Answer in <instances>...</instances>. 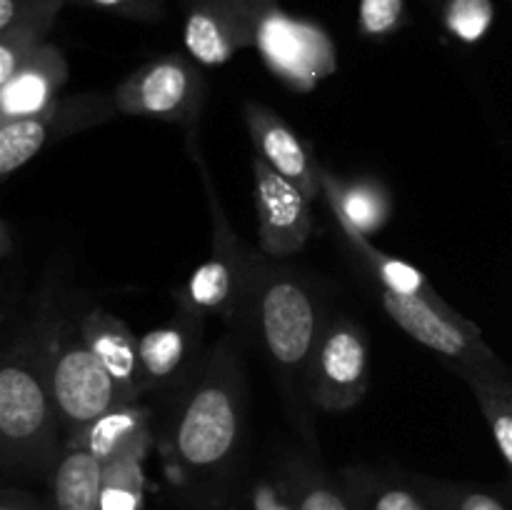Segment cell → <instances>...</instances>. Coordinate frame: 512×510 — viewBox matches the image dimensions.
Listing matches in <instances>:
<instances>
[{"label":"cell","instance_id":"6da1fadb","mask_svg":"<svg viewBox=\"0 0 512 510\" xmlns=\"http://www.w3.org/2000/svg\"><path fill=\"white\" fill-rule=\"evenodd\" d=\"M248 423V378L233 333H225L183 388L170 420V458L188 480H218L238 460Z\"/></svg>","mask_w":512,"mask_h":510},{"label":"cell","instance_id":"7a4b0ae2","mask_svg":"<svg viewBox=\"0 0 512 510\" xmlns=\"http://www.w3.org/2000/svg\"><path fill=\"white\" fill-rule=\"evenodd\" d=\"M270 260V258H268ZM255 253L253 288L245 320L253 325L278 380L288 418L310 445L315 443L308 373L325 330L320 295L300 273L278 268Z\"/></svg>","mask_w":512,"mask_h":510},{"label":"cell","instance_id":"3957f363","mask_svg":"<svg viewBox=\"0 0 512 510\" xmlns=\"http://www.w3.org/2000/svg\"><path fill=\"white\" fill-rule=\"evenodd\" d=\"M60 323L38 318L8 340L0 363V455L5 473H50L63 453L50 385Z\"/></svg>","mask_w":512,"mask_h":510},{"label":"cell","instance_id":"277c9868","mask_svg":"<svg viewBox=\"0 0 512 510\" xmlns=\"http://www.w3.org/2000/svg\"><path fill=\"white\" fill-rule=\"evenodd\" d=\"M190 150H193V160L203 180L205 203L210 213V255L203 265L193 270L188 283L175 293V303L200 318H220L225 323H235V320H245V313H248L255 253L245 248L230 225L223 198L218 195L200 148L190 143Z\"/></svg>","mask_w":512,"mask_h":510},{"label":"cell","instance_id":"5b68a950","mask_svg":"<svg viewBox=\"0 0 512 510\" xmlns=\"http://www.w3.org/2000/svg\"><path fill=\"white\" fill-rule=\"evenodd\" d=\"M198 65L180 53L140 65L113 90L118 115L165 120L195 135L205 103V75Z\"/></svg>","mask_w":512,"mask_h":510},{"label":"cell","instance_id":"8992f818","mask_svg":"<svg viewBox=\"0 0 512 510\" xmlns=\"http://www.w3.org/2000/svg\"><path fill=\"white\" fill-rule=\"evenodd\" d=\"M375 293H378V300L388 318L400 330H405L415 343L440 355L450 368L465 365V368L475 370L508 373V365L485 343L478 325L450 308L448 303L438 305L423 298L398 295L385 288H375Z\"/></svg>","mask_w":512,"mask_h":510},{"label":"cell","instance_id":"52a82bcc","mask_svg":"<svg viewBox=\"0 0 512 510\" xmlns=\"http://www.w3.org/2000/svg\"><path fill=\"white\" fill-rule=\"evenodd\" d=\"M50 385L65 433H75L118 405L130 403L118 380L85 343L80 328L60 325L53 350Z\"/></svg>","mask_w":512,"mask_h":510},{"label":"cell","instance_id":"ba28073f","mask_svg":"<svg viewBox=\"0 0 512 510\" xmlns=\"http://www.w3.org/2000/svg\"><path fill=\"white\" fill-rule=\"evenodd\" d=\"M115 115L113 93H75L58 98L40 113L0 120V178L8 180L48 145L108 123Z\"/></svg>","mask_w":512,"mask_h":510},{"label":"cell","instance_id":"9c48e42d","mask_svg":"<svg viewBox=\"0 0 512 510\" xmlns=\"http://www.w3.org/2000/svg\"><path fill=\"white\" fill-rule=\"evenodd\" d=\"M368 335L348 315L325 323L308 373V398L313 410L348 413L368 393Z\"/></svg>","mask_w":512,"mask_h":510},{"label":"cell","instance_id":"30bf717a","mask_svg":"<svg viewBox=\"0 0 512 510\" xmlns=\"http://www.w3.org/2000/svg\"><path fill=\"white\" fill-rule=\"evenodd\" d=\"M255 50L270 73L298 93H310L338 70V50L330 35L310 20L273 8L260 25Z\"/></svg>","mask_w":512,"mask_h":510},{"label":"cell","instance_id":"8fae6325","mask_svg":"<svg viewBox=\"0 0 512 510\" xmlns=\"http://www.w3.org/2000/svg\"><path fill=\"white\" fill-rule=\"evenodd\" d=\"M278 0H185L183 40L200 65L228 63L240 50L255 48L260 25Z\"/></svg>","mask_w":512,"mask_h":510},{"label":"cell","instance_id":"7c38bea8","mask_svg":"<svg viewBox=\"0 0 512 510\" xmlns=\"http://www.w3.org/2000/svg\"><path fill=\"white\" fill-rule=\"evenodd\" d=\"M253 200L260 253L270 260L298 255L315 228L313 200L260 155H253Z\"/></svg>","mask_w":512,"mask_h":510},{"label":"cell","instance_id":"4fadbf2b","mask_svg":"<svg viewBox=\"0 0 512 510\" xmlns=\"http://www.w3.org/2000/svg\"><path fill=\"white\" fill-rule=\"evenodd\" d=\"M205 318L178 308L168 323L140 335L143 395L185 388L203 365Z\"/></svg>","mask_w":512,"mask_h":510},{"label":"cell","instance_id":"5bb4252c","mask_svg":"<svg viewBox=\"0 0 512 510\" xmlns=\"http://www.w3.org/2000/svg\"><path fill=\"white\" fill-rule=\"evenodd\" d=\"M243 118L255 145V155H260L280 175L293 180L310 200H318L323 195V175H320L323 165L315 163L300 135L273 108L258 100H248L243 105Z\"/></svg>","mask_w":512,"mask_h":510},{"label":"cell","instance_id":"9a60e30c","mask_svg":"<svg viewBox=\"0 0 512 510\" xmlns=\"http://www.w3.org/2000/svg\"><path fill=\"white\" fill-rule=\"evenodd\" d=\"M68 75L65 53L48 40L8 83L0 85V120L25 118L45 110L60 98Z\"/></svg>","mask_w":512,"mask_h":510},{"label":"cell","instance_id":"2e32d148","mask_svg":"<svg viewBox=\"0 0 512 510\" xmlns=\"http://www.w3.org/2000/svg\"><path fill=\"white\" fill-rule=\"evenodd\" d=\"M80 335L90 345L100 363L110 370L130 403H140V338L118 318L103 308H93L80 318Z\"/></svg>","mask_w":512,"mask_h":510},{"label":"cell","instance_id":"e0dca14e","mask_svg":"<svg viewBox=\"0 0 512 510\" xmlns=\"http://www.w3.org/2000/svg\"><path fill=\"white\" fill-rule=\"evenodd\" d=\"M150 443V410L140 403L118 405L65 438V445L88 450L100 463H110L123 455H148Z\"/></svg>","mask_w":512,"mask_h":510},{"label":"cell","instance_id":"ac0fdd59","mask_svg":"<svg viewBox=\"0 0 512 510\" xmlns=\"http://www.w3.org/2000/svg\"><path fill=\"white\" fill-rule=\"evenodd\" d=\"M320 175H323V198L335 223L350 225L365 238H373L388 225L393 215V198L378 178L363 175V178L343 180L328 168H320Z\"/></svg>","mask_w":512,"mask_h":510},{"label":"cell","instance_id":"d6986e66","mask_svg":"<svg viewBox=\"0 0 512 510\" xmlns=\"http://www.w3.org/2000/svg\"><path fill=\"white\" fill-rule=\"evenodd\" d=\"M105 465L83 448L65 445L50 470L53 510H100Z\"/></svg>","mask_w":512,"mask_h":510},{"label":"cell","instance_id":"ffe728a7","mask_svg":"<svg viewBox=\"0 0 512 510\" xmlns=\"http://www.w3.org/2000/svg\"><path fill=\"white\" fill-rule=\"evenodd\" d=\"M338 225L345 243H348L350 250L355 253V258L360 260V265H363V268L370 273V278L375 280V288H385V290H393V293L398 295H410V298H423V300H430V303L445 305V298L428 283L423 270L413 268V265L405 263V260L375 248L373 240L365 238L363 233H358V230L350 228V225L345 223H338Z\"/></svg>","mask_w":512,"mask_h":510},{"label":"cell","instance_id":"44dd1931","mask_svg":"<svg viewBox=\"0 0 512 510\" xmlns=\"http://www.w3.org/2000/svg\"><path fill=\"white\" fill-rule=\"evenodd\" d=\"M468 383L475 400L480 405L485 423L493 433L500 455L512 470V373H498V370H475L465 365L450 368Z\"/></svg>","mask_w":512,"mask_h":510},{"label":"cell","instance_id":"7402d4cb","mask_svg":"<svg viewBox=\"0 0 512 510\" xmlns=\"http://www.w3.org/2000/svg\"><path fill=\"white\" fill-rule=\"evenodd\" d=\"M143 453L123 455L105 465L103 503L100 510H140L143 508Z\"/></svg>","mask_w":512,"mask_h":510},{"label":"cell","instance_id":"603a6c76","mask_svg":"<svg viewBox=\"0 0 512 510\" xmlns=\"http://www.w3.org/2000/svg\"><path fill=\"white\" fill-rule=\"evenodd\" d=\"M348 485L355 498H363L368 510H433L428 498L400 483H390L383 475L368 470H350Z\"/></svg>","mask_w":512,"mask_h":510},{"label":"cell","instance_id":"cb8c5ba5","mask_svg":"<svg viewBox=\"0 0 512 510\" xmlns=\"http://www.w3.org/2000/svg\"><path fill=\"white\" fill-rule=\"evenodd\" d=\"M288 493L295 510H353L323 475L298 460L290 468Z\"/></svg>","mask_w":512,"mask_h":510},{"label":"cell","instance_id":"d4e9b609","mask_svg":"<svg viewBox=\"0 0 512 510\" xmlns=\"http://www.w3.org/2000/svg\"><path fill=\"white\" fill-rule=\"evenodd\" d=\"M493 0H443V23L460 43H478L493 25Z\"/></svg>","mask_w":512,"mask_h":510},{"label":"cell","instance_id":"484cf974","mask_svg":"<svg viewBox=\"0 0 512 510\" xmlns=\"http://www.w3.org/2000/svg\"><path fill=\"white\" fill-rule=\"evenodd\" d=\"M408 18L405 0H360L358 30L368 40H385L398 33Z\"/></svg>","mask_w":512,"mask_h":510},{"label":"cell","instance_id":"4316f807","mask_svg":"<svg viewBox=\"0 0 512 510\" xmlns=\"http://www.w3.org/2000/svg\"><path fill=\"white\" fill-rule=\"evenodd\" d=\"M428 485V503L433 510H508V505L495 498L488 490L468 488V485L425 483Z\"/></svg>","mask_w":512,"mask_h":510},{"label":"cell","instance_id":"83f0119b","mask_svg":"<svg viewBox=\"0 0 512 510\" xmlns=\"http://www.w3.org/2000/svg\"><path fill=\"white\" fill-rule=\"evenodd\" d=\"M68 5L103 10V13L140 20V23H155L165 15V0H68Z\"/></svg>","mask_w":512,"mask_h":510},{"label":"cell","instance_id":"f1b7e54d","mask_svg":"<svg viewBox=\"0 0 512 510\" xmlns=\"http://www.w3.org/2000/svg\"><path fill=\"white\" fill-rule=\"evenodd\" d=\"M45 3H50V0H0V33L8 30L15 20H20L30 10L40 8Z\"/></svg>","mask_w":512,"mask_h":510},{"label":"cell","instance_id":"f546056e","mask_svg":"<svg viewBox=\"0 0 512 510\" xmlns=\"http://www.w3.org/2000/svg\"><path fill=\"white\" fill-rule=\"evenodd\" d=\"M0 510H45V505L38 503L35 498H30L28 493H20V490H5L3 500H0Z\"/></svg>","mask_w":512,"mask_h":510}]
</instances>
